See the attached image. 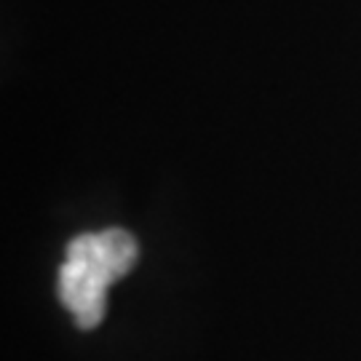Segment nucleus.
<instances>
[{
	"label": "nucleus",
	"instance_id": "nucleus-1",
	"mask_svg": "<svg viewBox=\"0 0 361 361\" xmlns=\"http://www.w3.org/2000/svg\"><path fill=\"white\" fill-rule=\"evenodd\" d=\"M110 281L83 259H65L59 271V300L73 313L80 329H94L102 322Z\"/></svg>",
	"mask_w": 361,
	"mask_h": 361
},
{
	"label": "nucleus",
	"instance_id": "nucleus-2",
	"mask_svg": "<svg viewBox=\"0 0 361 361\" xmlns=\"http://www.w3.org/2000/svg\"><path fill=\"white\" fill-rule=\"evenodd\" d=\"M67 257L83 259V262L94 265L113 284L137 265L140 246L131 233L121 231V228H107L102 233H83V235L73 238L67 246Z\"/></svg>",
	"mask_w": 361,
	"mask_h": 361
}]
</instances>
